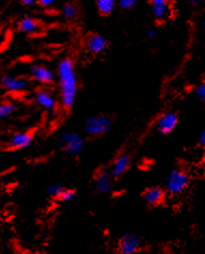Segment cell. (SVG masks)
Returning a JSON list of instances; mask_svg holds the SVG:
<instances>
[{
  "instance_id": "1",
  "label": "cell",
  "mask_w": 205,
  "mask_h": 254,
  "mask_svg": "<svg viewBox=\"0 0 205 254\" xmlns=\"http://www.w3.org/2000/svg\"><path fill=\"white\" fill-rule=\"evenodd\" d=\"M57 81L59 89V103L66 111H69L75 103L78 91V79L74 62L71 58H64L57 66Z\"/></svg>"
},
{
  "instance_id": "2",
  "label": "cell",
  "mask_w": 205,
  "mask_h": 254,
  "mask_svg": "<svg viewBox=\"0 0 205 254\" xmlns=\"http://www.w3.org/2000/svg\"><path fill=\"white\" fill-rule=\"evenodd\" d=\"M190 176L187 172L181 169L172 170L165 179L164 189L170 195H178L188 188Z\"/></svg>"
},
{
  "instance_id": "3",
  "label": "cell",
  "mask_w": 205,
  "mask_h": 254,
  "mask_svg": "<svg viewBox=\"0 0 205 254\" xmlns=\"http://www.w3.org/2000/svg\"><path fill=\"white\" fill-rule=\"evenodd\" d=\"M112 122L111 117L107 115H94L85 120L84 131L86 134L91 137L102 136L111 130Z\"/></svg>"
},
{
  "instance_id": "4",
  "label": "cell",
  "mask_w": 205,
  "mask_h": 254,
  "mask_svg": "<svg viewBox=\"0 0 205 254\" xmlns=\"http://www.w3.org/2000/svg\"><path fill=\"white\" fill-rule=\"evenodd\" d=\"M59 142H61L63 150L69 156H77L85 147L84 138L75 132L69 131L62 133Z\"/></svg>"
},
{
  "instance_id": "5",
  "label": "cell",
  "mask_w": 205,
  "mask_h": 254,
  "mask_svg": "<svg viewBox=\"0 0 205 254\" xmlns=\"http://www.w3.org/2000/svg\"><path fill=\"white\" fill-rule=\"evenodd\" d=\"M34 100L36 104L43 111L50 114H54L58 109V100L50 89L42 87L34 93Z\"/></svg>"
},
{
  "instance_id": "6",
  "label": "cell",
  "mask_w": 205,
  "mask_h": 254,
  "mask_svg": "<svg viewBox=\"0 0 205 254\" xmlns=\"http://www.w3.org/2000/svg\"><path fill=\"white\" fill-rule=\"evenodd\" d=\"M29 77L32 81L42 86H50L55 83L57 74L44 64H32L28 70Z\"/></svg>"
},
{
  "instance_id": "7",
  "label": "cell",
  "mask_w": 205,
  "mask_h": 254,
  "mask_svg": "<svg viewBox=\"0 0 205 254\" xmlns=\"http://www.w3.org/2000/svg\"><path fill=\"white\" fill-rule=\"evenodd\" d=\"M178 125V117L174 112H164L158 117L156 122V129L162 135H169L173 132Z\"/></svg>"
},
{
  "instance_id": "8",
  "label": "cell",
  "mask_w": 205,
  "mask_h": 254,
  "mask_svg": "<svg viewBox=\"0 0 205 254\" xmlns=\"http://www.w3.org/2000/svg\"><path fill=\"white\" fill-rule=\"evenodd\" d=\"M34 132L32 131H19L13 134L8 143L6 147L10 150H19L24 148H28V147L34 142Z\"/></svg>"
},
{
  "instance_id": "9",
  "label": "cell",
  "mask_w": 205,
  "mask_h": 254,
  "mask_svg": "<svg viewBox=\"0 0 205 254\" xmlns=\"http://www.w3.org/2000/svg\"><path fill=\"white\" fill-rule=\"evenodd\" d=\"M1 86L4 90L12 93L23 92L29 87V81L27 78L17 77L10 74L1 76Z\"/></svg>"
},
{
  "instance_id": "10",
  "label": "cell",
  "mask_w": 205,
  "mask_h": 254,
  "mask_svg": "<svg viewBox=\"0 0 205 254\" xmlns=\"http://www.w3.org/2000/svg\"><path fill=\"white\" fill-rule=\"evenodd\" d=\"M141 240L136 234L126 233L118 242L117 250L121 254H134L140 250Z\"/></svg>"
},
{
  "instance_id": "11",
  "label": "cell",
  "mask_w": 205,
  "mask_h": 254,
  "mask_svg": "<svg viewBox=\"0 0 205 254\" xmlns=\"http://www.w3.org/2000/svg\"><path fill=\"white\" fill-rule=\"evenodd\" d=\"M113 179L110 170L100 169L95 174L94 178L96 190L101 194H108L112 190V180Z\"/></svg>"
},
{
  "instance_id": "12",
  "label": "cell",
  "mask_w": 205,
  "mask_h": 254,
  "mask_svg": "<svg viewBox=\"0 0 205 254\" xmlns=\"http://www.w3.org/2000/svg\"><path fill=\"white\" fill-rule=\"evenodd\" d=\"M131 168V157L128 153H122V155L118 156L115 160L113 164L111 166V174L112 177L114 179H118L123 177L126 173H127Z\"/></svg>"
},
{
  "instance_id": "13",
  "label": "cell",
  "mask_w": 205,
  "mask_h": 254,
  "mask_svg": "<svg viewBox=\"0 0 205 254\" xmlns=\"http://www.w3.org/2000/svg\"><path fill=\"white\" fill-rule=\"evenodd\" d=\"M165 193L167 191L161 187H149V188L144 190L142 197L148 206L156 207L164 202Z\"/></svg>"
},
{
  "instance_id": "14",
  "label": "cell",
  "mask_w": 205,
  "mask_h": 254,
  "mask_svg": "<svg viewBox=\"0 0 205 254\" xmlns=\"http://www.w3.org/2000/svg\"><path fill=\"white\" fill-rule=\"evenodd\" d=\"M85 48L91 54H101L108 48V42L102 36L97 35H90L85 41Z\"/></svg>"
},
{
  "instance_id": "15",
  "label": "cell",
  "mask_w": 205,
  "mask_h": 254,
  "mask_svg": "<svg viewBox=\"0 0 205 254\" xmlns=\"http://www.w3.org/2000/svg\"><path fill=\"white\" fill-rule=\"evenodd\" d=\"M150 9L154 17L158 21H162L169 14V1L168 0H150Z\"/></svg>"
},
{
  "instance_id": "16",
  "label": "cell",
  "mask_w": 205,
  "mask_h": 254,
  "mask_svg": "<svg viewBox=\"0 0 205 254\" xmlns=\"http://www.w3.org/2000/svg\"><path fill=\"white\" fill-rule=\"evenodd\" d=\"M18 30L23 33H34L38 30L39 24L35 18L31 17H24L18 22Z\"/></svg>"
},
{
  "instance_id": "17",
  "label": "cell",
  "mask_w": 205,
  "mask_h": 254,
  "mask_svg": "<svg viewBox=\"0 0 205 254\" xmlns=\"http://www.w3.org/2000/svg\"><path fill=\"white\" fill-rule=\"evenodd\" d=\"M116 0H97V9L102 15H109L115 9Z\"/></svg>"
},
{
  "instance_id": "18",
  "label": "cell",
  "mask_w": 205,
  "mask_h": 254,
  "mask_svg": "<svg viewBox=\"0 0 205 254\" xmlns=\"http://www.w3.org/2000/svg\"><path fill=\"white\" fill-rule=\"evenodd\" d=\"M16 104L10 101V100H5L1 104H0V118H8L10 117L13 113L16 111Z\"/></svg>"
},
{
  "instance_id": "19",
  "label": "cell",
  "mask_w": 205,
  "mask_h": 254,
  "mask_svg": "<svg viewBox=\"0 0 205 254\" xmlns=\"http://www.w3.org/2000/svg\"><path fill=\"white\" fill-rule=\"evenodd\" d=\"M62 14L67 19H74L77 16V8L73 3H66L63 6Z\"/></svg>"
},
{
  "instance_id": "20",
  "label": "cell",
  "mask_w": 205,
  "mask_h": 254,
  "mask_svg": "<svg viewBox=\"0 0 205 254\" xmlns=\"http://www.w3.org/2000/svg\"><path fill=\"white\" fill-rule=\"evenodd\" d=\"M65 188H63V187L61 186V185H58V184H52V185H50L48 188L45 189V192H46V194L48 195H50L51 197H53V198H58L59 197V195L62 194V192H63V190H64Z\"/></svg>"
},
{
  "instance_id": "21",
  "label": "cell",
  "mask_w": 205,
  "mask_h": 254,
  "mask_svg": "<svg viewBox=\"0 0 205 254\" xmlns=\"http://www.w3.org/2000/svg\"><path fill=\"white\" fill-rule=\"evenodd\" d=\"M76 196V191L72 189H64L62 194L57 198L59 202H70Z\"/></svg>"
},
{
  "instance_id": "22",
  "label": "cell",
  "mask_w": 205,
  "mask_h": 254,
  "mask_svg": "<svg viewBox=\"0 0 205 254\" xmlns=\"http://www.w3.org/2000/svg\"><path fill=\"white\" fill-rule=\"evenodd\" d=\"M196 95H197L198 99L200 100V101H202L203 103H205V81L202 82L199 86L197 87Z\"/></svg>"
},
{
  "instance_id": "23",
  "label": "cell",
  "mask_w": 205,
  "mask_h": 254,
  "mask_svg": "<svg viewBox=\"0 0 205 254\" xmlns=\"http://www.w3.org/2000/svg\"><path fill=\"white\" fill-rule=\"evenodd\" d=\"M137 3V0H118V4L124 10H130Z\"/></svg>"
},
{
  "instance_id": "24",
  "label": "cell",
  "mask_w": 205,
  "mask_h": 254,
  "mask_svg": "<svg viewBox=\"0 0 205 254\" xmlns=\"http://www.w3.org/2000/svg\"><path fill=\"white\" fill-rule=\"evenodd\" d=\"M38 2L44 8H49V6H52L56 2V0H38Z\"/></svg>"
},
{
  "instance_id": "25",
  "label": "cell",
  "mask_w": 205,
  "mask_h": 254,
  "mask_svg": "<svg viewBox=\"0 0 205 254\" xmlns=\"http://www.w3.org/2000/svg\"><path fill=\"white\" fill-rule=\"evenodd\" d=\"M199 144L205 148V128L200 132V135H199Z\"/></svg>"
},
{
  "instance_id": "26",
  "label": "cell",
  "mask_w": 205,
  "mask_h": 254,
  "mask_svg": "<svg viewBox=\"0 0 205 254\" xmlns=\"http://www.w3.org/2000/svg\"><path fill=\"white\" fill-rule=\"evenodd\" d=\"M21 2L25 5H30L32 3H35L36 0H21Z\"/></svg>"
},
{
  "instance_id": "27",
  "label": "cell",
  "mask_w": 205,
  "mask_h": 254,
  "mask_svg": "<svg viewBox=\"0 0 205 254\" xmlns=\"http://www.w3.org/2000/svg\"><path fill=\"white\" fill-rule=\"evenodd\" d=\"M147 36H148L149 38H153V37H155V36H156V31H155V30H153V29H149V30H147Z\"/></svg>"
},
{
  "instance_id": "28",
  "label": "cell",
  "mask_w": 205,
  "mask_h": 254,
  "mask_svg": "<svg viewBox=\"0 0 205 254\" xmlns=\"http://www.w3.org/2000/svg\"><path fill=\"white\" fill-rule=\"evenodd\" d=\"M189 1H190V2H197L198 0H189Z\"/></svg>"
},
{
  "instance_id": "29",
  "label": "cell",
  "mask_w": 205,
  "mask_h": 254,
  "mask_svg": "<svg viewBox=\"0 0 205 254\" xmlns=\"http://www.w3.org/2000/svg\"><path fill=\"white\" fill-rule=\"evenodd\" d=\"M204 31H205V22H204Z\"/></svg>"
},
{
  "instance_id": "30",
  "label": "cell",
  "mask_w": 205,
  "mask_h": 254,
  "mask_svg": "<svg viewBox=\"0 0 205 254\" xmlns=\"http://www.w3.org/2000/svg\"><path fill=\"white\" fill-rule=\"evenodd\" d=\"M204 159H205V155H204Z\"/></svg>"
}]
</instances>
